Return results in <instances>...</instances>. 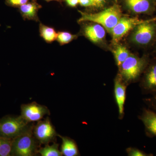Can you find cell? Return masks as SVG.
Listing matches in <instances>:
<instances>
[{
	"mask_svg": "<svg viewBox=\"0 0 156 156\" xmlns=\"http://www.w3.org/2000/svg\"><path fill=\"white\" fill-rule=\"evenodd\" d=\"M79 12L81 14V17L78 20V23H95L102 26L111 33L122 17V11L117 5H113L98 13H89L80 11Z\"/></svg>",
	"mask_w": 156,
	"mask_h": 156,
	"instance_id": "1",
	"label": "cell"
},
{
	"mask_svg": "<svg viewBox=\"0 0 156 156\" xmlns=\"http://www.w3.org/2000/svg\"><path fill=\"white\" fill-rule=\"evenodd\" d=\"M149 61L147 56L139 57L130 54L119 67V73L118 75L128 86L138 80L144 72Z\"/></svg>",
	"mask_w": 156,
	"mask_h": 156,
	"instance_id": "2",
	"label": "cell"
},
{
	"mask_svg": "<svg viewBox=\"0 0 156 156\" xmlns=\"http://www.w3.org/2000/svg\"><path fill=\"white\" fill-rule=\"evenodd\" d=\"M21 115H8L0 119V136L13 139L33 128Z\"/></svg>",
	"mask_w": 156,
	"mask_h": 156,
	"instance_id": "3",
	"label": "cell"
},
{
	"mask_svg": "<svg viewBox=\"0 0 156 156\" xmlns=\"http://www.w3.org/2000/svg\"><path fill=\"white\" fill-rule=\"evenodd\" d=\"M33 129L13 139L11 156H34L38 154L41 145L34 136Z\"/></svg>",
	"mask_w": 156,
	"mask_h": 156,
	"instance_id": "4",
	"label": "cell"
},
{
	"mask_svg": "<svg viewBox=\"0 0 156 156\" xmlns=\"http://www.w3.org/2000/svg\"><path fill=\"white\" fill-rule=\"evenodd\" d=\"M156 37V17L146 20L134 28L131 41L134 44L146 47L154 42Z\"/></svg>",
	"mask_w": 156,
	"mask_h": 156,
	"instance_id": "5",
	"label": "cell"
},
{
	"mask_svg": "<svg viewBox=\"0 0 156 156\" xmlns=\"http://www.w3.org/2000/svg\"><path fill=\"white\" fill-rule=\"evenodd\" d=\"M33 132L34 136L41 145L56 142L58 134L49 117L44 120H40L36 125H34Z\"/></svg>",
	"mask_w": 156,
	"mask_h": 156,
	"instance_id": "6",
	"label": "cell"
},
{
	"mask_svg": "<svg viewBox=\"0 0 156 156\" xmlns=\"http://www.w3.org/2000/svg\"><path fill=\"white\" fill-rule=\"evenodd\" d=\"M20 109V115L29 123L38 122L46 115H50V110L47 106L39 104L35 101L21 105Z\"/></svg>",
	"mask_w": 156,
	"mask_h": 156,
	"instance_id": "7",
	"label": "cell"
},
{
	"mask_svg": "<svg viewBox=\"0 0 156 156\" xmlns=\"http://www.w3.org/2000/svg\"><path fill=\"white\" fill-rule=\"evenodd\" d=\"M140 87L143 94L154 95L156 93V59L149 61L143 73Z\"/></svg>",
	"mask_w": 156,
	"mask_h": 156,
	"instance_id": "8",
	"label": "cell"
},
{
	"mask_svg": "<svg viewBox=\"0 0 156 156\" xmlns=\"http://www.w3.org/2000/svg\"><path fill=\"white\" fill-rule=\"evenodd\" d=\"M145 20L137 17H122L112 30L113 41L115 42L119 41L130 31Z\"/></svg>",
	"mask_w": 156,
	"mask_h": 156,
	"instance_id": "9",
	"label": "cell"
},
{
	"mask_svg": "<svg viewBox=\"0 0 156 156\" xmlns=\"http://www.w3.org/2000/svg\"><path fill=\"white\" fill-rule=\"evenodd\" d=\"M127 85L121 79L119 75L114 81V95L115 100L118 106L119 118L122 120L125 115V105L126 96Z\"/></svg>",
	"mask_w": 156,
	"mask_h": 156,
	"instance_id": "10",
	"label": "cell"
},
{
	"mask_svg": "<svg viewBox=\"0 0 156 156\" xmlns=\"http://www.w3.org/2000/svg\"><path fill=\"white\" fill-rule=\"evenodd\" d=\"M138 119L144 125L146 136L151 138L156 137V112L144 108Z\"/></svg>",
	"mask_w": 156,
	"mask_h": 156,
	"instance_id": "11",
	"label": "cell"
},
{
	"mask_svg": "<svg viewBox=\"0 0 156 156\" xmlns=\"http://www.w3.org/2000/svg\"><path fill=\"white\" fill-rule=\"evenodd\" d=\"M83 33L87 39L93 43L102 41L106 34L104 27L96 23L85 26L83 28Z\"/></svg>",
	"mask_w": 156,
	"mask_h": 156,
	"instance_id": "12",
	"label": "cell"
},
{
	"mask_svg": "<svg viewBox=\"0 0 156 156\" xmlns=\"http://www.w3.org/2000/svg\"><path fill=\"white\" fill-rule=\"evenodd\" d=\"M42 8L37 0H32L28 3L20 6L18 8L19 11L24 20H33L36 22H40L38 12Z\"/></svg>",
	"mask_w": 156,
	"mask_h": 156,
	"instance_id": "13",
	"label": "cell"
},
{
	"mask_svg": "<svg viewBox=\"0 0 156 156\" xmlns=\"http://www.w3.org/2000/svg\"><path fill=\"white\" fill-rule=\"evenodd\" d=\"M126 6L136 14L151 13L154 10L153 0H124Z\"/></svg>",
	"mask_w": 156,
	"mask_h": 156,
	"instance_id": "14",
	"label": "cell"
},
{
	"mask_svg": "<svg viewBox=\"0 0 156 156\" xmlns=\"http://www.w3.org/2000/svg\"><path fill=\"white\" fill-rule=\"evenodd\" d=\"M62 141L61 151L65 156H79L80 155L77 144L74 140L66 136L58 134Z\"/></svg>",
	"mask_w": 156,
	"mask_h": 156,
	"instance_id": "15",
	"label": "cell"
},
{
	"mask_svg": "<svg viewBox=\"0 0 156 156\" xmlns=\"http://www.w3.org/2000/svg\"><path fill=\"white\" fill-rule=\"evenodd\" d=\"M40 36L47 43L51 44L56 40L57 33L55 29L40 22L39 24Z\"/></svg>",
	"mask_w": 156,
	"mask_h": 156,
	"instance_id": "16",
	"label": "cell"
},
{
	"mask_svg": "<svg viewBox=\"0 0 156 156\" xmlns=\"http://www.w3.org/2000/svg\"><path fill=\"white\" fill-rule=\"evenodd\" d=\"M59 144L56 142L53 143L52 145L46 144L44 147H40L38 150V154L42 156H62L61 151L58 149Z\"/></svg>",
	"mask_w": 156,
	"mask_h": 156,
	"instance_id": "17",
	"label": "cell"
},
{
	"mask_svg": "<svg viewBox=\"0 0 156 156\" xmlns=\"http://www.w3.org/2000/svg\"><path fill=\"white\" fill-rule=\"evenodd\" d=\"M113 54L116 63L119 67L131 54L126 47L122 45L117 46L114 50Z\"/></svg>",
	"mask_w": 156,
	"mask_h": 156,
	"instance_id": "18",
	"label": "cell"
},
{
	"mask_svg": "<svg viewBox=\"0 0 156 156\" xmlns=\"http://www.w3.org/2000/svg\"><path fill=\"white\" fill-rule=\"evenodd\" d=\"M13 139L0 136V156H11Z\"/></svg>",
	"mask_w": 156,
	"mask_h": 156,
	"instance_id": "19",
	"label": "cell"
},
{
	"mask_svg": "<svg viewBox=\"0 0 156 156\" xmlns=\"http://www.w3.org/2000/svg\"><path fill=\"white\" fill-rule=\"evenodd\" d=\"M77 35L73 34L69 32L61 31L57 33L56 40L60 46H63L70 43L74 40L77 39Z\"/></svg>",
	"mask_w": 156,
	"mask_h": 156,
	"instance_id": "20",
	"label": "cell"
},
{
	"mask_svg": "<svg viewBox=\"0 0 156 156\" xmlns=\"http://www.w3.org/2000/svg\"><path fill=\"white\" fill-rule=\"evenodd\" d=\"M127 154L129 156H153L152 154H148L136 147H129L126 149Z\"/></svg>",
	"mask_w": 156,
	"mask_h": 156,
	"instance_id": "21",
	"label": "cell"
},
{
	"mask_svg": "<svg viewBox=\"0 0 156 156\" xmlns=\"http://www.w3.org/2000/svg\"><path fill=\"white\" fill-rule=\"evenodd\" d=\"M143 101L149 108L156 112V93L150 97L144 98Z\"/></svg>",
	"mask_w": 156,
	"mask_h": 156,
	"instance_id": "22",
	"label": "cell"
},
{
	"mask_svg": "<svg viewBox=\"0 0 156 156\" xmlns=\"http://www.w3.org/2000/svg\"><path fill=\"white\" fill-rule=\"evenodd\" d=\"M31 1L32 0H5V4L10 7L18 8Z\"/></svg>",
	"mask_w": 156,
	"mask_h": 156,
	"instance_id": "23",
	"label": "cell"
},
{
	"mask_svg": "<svg viewBox=\"0 0 156 156\" xmlns=\"http://www.w3.org/2000/svg\"><path fill=\"white\" fill-rule=\"evenodd\" d=\"M92 2V7L96 8L103 7L106 2L107 0H91Z\"/></svg>",
	"mask_w": 156,
	"mask_h": 156,
	"instance_id": "24",
	"label": "cell"
},
{
	"mask_svg": "<svg viewBox=\"0 0 156 156\" xmlns=\"http://www.w3.org/2000/svg\"><path fill=\"white\" fill-rule=\"evenodd\" d=\"M66 5L72 8H76L79 4V0H65Z\"/></svg>",
	"mask_w": 156,
	"mask_h": 156,
	"instance_id": "25",
	"label": "cell"
},
{
	"mask_svg": "<svg viewBox=\"0 0 156 156\" xmlns=\"http://www.w3.org/2000/svg\"><path fill=\"white\" fill-rule=\"evenodd\" d=\"M79 4L81 6L84 7H92V2L91 0H79Z\"/></svg>",
	"mask_w": 156,
	"mask_h": 156,
	"instance_id": "26",
	"label": "cell"
},
{
	"mask_svg": "<svg viewBox=\"0 0 156 156\" xmlns=\"http://www.w3.org/2000/svg\"><path fill=\"white\" fill-rule=\"evenodd\" d=\"M47 2H51V1H56V2H58L60 3L61 5L62 4V0H45Z\"/></svg>",
	"mask_w": 156,
	"mask_h": 156,
	"instance_id": "27",
	"label": "cell"
},
{
	"mask_svg": "<svg viewBox=\"0 0 156 156\" xmlns=\"http://www.w3.org/2000/svg\"><path fill=\"white\" fill-rule=\"evenodd\" d=\"M153 1H156V0H153Z\"/></svg>",
	"mask_w": 156,
	"mask_h": 156,
	"instance_id": "28",
	"label": "cell"
}]
</instances>
